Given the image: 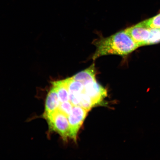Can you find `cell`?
<instances>
[{
  "mask_svg": "<svg viewBox=\"0 0 160 160\" xmlns=\"http://www.w3.org/2000/svg\"><path fill=\"white\" fill-rule=\"evenodd\" d=\"M88 111L79 107L73 106L71 113L68 116L69 127V137L77 141L79 130L82 125Z\"/></svg>",
  "mask_w": 160,
  "mask_h": 160,
  "instance_id": "cell-3",
  "label": "cell"
},
{
  "mask_svg": "<svg viewBox=\"0 0 160 160\" xmlns=\"http://www.w3.org/2000/svg\"><path fill=\"white\" fill-rule=\"evenodd\" d=\"M63 80L67 86L69 94L80 93L83 91L84 86L72 78H68Z\"/></svg>",
  "mask_w": 160,
  "mask_h": 160,
  "instance_id": "cell-9",
  "label": "cell"
},
{
  "mask_svg": "<svg viewBox=\"0 0 160 160\" xmlns=\"http://www.w3.org/2000/svg\"><path fill=\"white\" fill-rule=\"evenodd\" d=\"M139 47L148 45L151 37V29L135 25L125 29Z\"/></svg>",
  "mask_w": 160,
  "mask_h": 160,
  "instance_id": "cell-4",
  "label": "cell"
},
{
  "mask_svg": "<svg viewBox=\"0 0 160 160\" xmlns=\"http://www.w3.org/2000/svg\"><path fill=\"white\" fill-rule=\"evenodd\" d=\"M83 92L91 98L95 105L101 103L107 96V90L97 81L84 86Z\"/></svg>",
  "mask_w": 160,
  "mask_h": 160,
  "instance_id": "cell-5",
  "label": "cell"
},
{
  "mask_svg": "<svg viewBox=\"0 0 160 160\" xmlns=\"http://www.w3.org/2000/svg\"><path fill=\"white\" fill-rule=\"evenodd\" d=\"M73 106L69 101L60 103L58 109L68 117L71 113Z\"/></svg>",
  "mask_w": 160,
  "mask_h": 160,
  "instance_id": "cell-12",
  "label": "cell"
},
{
  "mask_svg": "<svg viewBox=\"0 0 160 160\" xmlns=\"http://www.w3.org/2000/svg\"><path fill=\"white\" fill-rule=\"evenodd\" d=\"M93 44L96 47L92 58L94 61L100 57L109 55L125 57L139 48L125 30L109 37L95 40Z\"/></svg>",
  "mask_w": 160,
  "mask_h": 160,
  "instance_id": "cell-1",
  "label": "cell"
},
{
  "mask_svg": "<svg viewBox=\"0 0 160 160\" xmlns=\"http://www.w3.org/2000/svg\"><path fill=\"white\" fill-rule=\"evenodd\" d=\"M95 104L88 96L83 91L80 94L79 104L80 107L89 111L92 108L95 107Z\"/></svg>",
  "mask_w": 160,
  "mask_h": 160,
  "instance_id": "cell-11",
  "label": "cell"
},
{
  "mask_svg": "<svg viewBox=\"0 0 160 160\" xmlns=\"http://www.w3.org/2000/svg\"><path fill=\"white\" fill-rule=\"evenodd\" d=\"M95 64L93 63L89 68L79 72L72 77L74 79L82 83L84 86L97 81Z\"/></svg>",
  "mask_w": 160,
  "mask_h": 160,
  "instance_id": "cell-6",
  "label": "cell"
},
{
  "mask_svg": "<svg viewBox=\"0 0 160 160\" xmlns=\"http://www.w3.org/2000/svg\"><path fill=\"white\" fill-rule=\"evenodd\" d=\"M136 25L148 29H160V12L154 17L140 22Z\"/></svg>",
  "mask_w": 160,
  "mask_h": 160,
  "instance_id": "cell-10",
  "label": "cell"
},
{
  "mask_svg": "<svg viewBox=\"0 0 160 160\" xmlns=\"http://www.w3.org/2000/svg\"><path fill=\"white\" fill-rule=\"evenodd\" d=\"M60 102L57 90L53 86L48 93L46 99L45 114L49 113L58 109Z\"/></svg>",
  "mask_w": 160,
  "mask_h": 160,
  "instance_id": "cell-7",
  "label": "cell"
},
{
  "mask_svg": "<svg viewBox=\"0 0 160 160\" xmlns=\"http://www.w3.org/2000/svg\"><path fill=\"white\" fill-rule=\"evenodd\" d=\"M52 86L57 90L60 103L69 101V94L64 80L54 82Z\"/></svg>",
  "mask_w": 160,
  "mask_h": 160,
  "instance_id": "cell-8",
  "label": "cell"
},
{
  "mask_svg": "<svg viewBox=\"0 0 160 160\" xmlns=\"http://www.w3.org/2000/svg\"><path fill=\"white\" fill-rule=\"evenodd\" d=\"M44 117L47 119L49 127L67 141L69 137L70 127L68 118L64 114L57 109L52 112L44 113Z\"/></svg>",
  "mask_w": 160,
  "mask_h": 160,
  "instance_id": "cell-2",
  "label": "cell"
},
{
  "mask_svg": "<svg viewBox=\"0 0 160 160\" xmlns=\"http://www.w3.org/2000/svg\"><path fill=\"white\" fill-rule=\"evenodd\" d=\"M151 37L149 45L156 44L160 43V29H151Z\"/></svg>",
  "mask_w": 160,
  "mask_h": 160,
  "instance_id": "cell-13",
  "label": "cell"
}]
</instances>
